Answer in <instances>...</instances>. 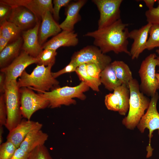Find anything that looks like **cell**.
I'll list each match as a JSON object with an SVG mask.
<instances>
[{
  "label": "cell",
  "instance_id": "cell-30",
  "mask_svg": "<svg viewBox=\"0 0 159 159\" xmlns=\"http://www.w3.org/2000/svg\"><path fill=\"white\" fill-rule=\"evenodd\" d=\"M27 159H52L44 145H39L28 154Z\"/></svg>",
  "mask_w": 159,
  "mask_h": 159
},
{
  "label": "cell",
  "instance_id": "cell-23",
  "mask_svg": "<svg viewBox=\"0 0 159 159\" xmlns=\"http://www.w3.org/2000/svg\"><path fill=\"white\" fill-rule=\"evenodd\" d=\"M110 64L121 84H125L128 87L129 82L133 78L128 65L123 61L119 60H115L112 62Z\"/></svg>",
  "mask_w": 159,
  "mask_h": 159
},
{
  "label": "cell",
  "instance_id": "cell-29",
  "mask_svg": "<svg viewBox=\"0 0 159 159\" xmlns=\"http://www.w3.org/2000/svg\"><path fill=\"white\" fill-rule=\"evenodd\" d=\"M17 148L10 141L2 143L0 145V159H11Z\"/></svg>",
  "mask_w": 159,
  "mask_h": 159
},
{
  "label": "cell",
  "instance_id": "cell-39",
  "mask_svg": "<svg viewBox=\"0 0 159 159\" xmlns=\"http://www.w3.org/2000/svg\"><path fill=\"white\" fill-rule=\"evenodd\" d=\"M6 77L5 74L3 72L0 73V95L4 93L6 86Z\"/></svg>",
  "mask_w": 159,
  "mask_h": 159
},
{
  "label": "cell",
  "instance_id": "cell-35",
  "mask_svg": "<svg viewBox=\"0 0 159 159\" xmlns=\"http://www.w3.org/2000/svg\"><path fill=\"white\" fill-rule=\"evenodd\" d=\"M7 117V110L4 94L0 96V126H5Z\"/></svg>",
  "mask_w": 159,
  "mask_h": 159
},
{
  "label": "cell",
  "instance_id": "cell-33",
  "mask_svg": "<svg viewBox=\"0 0 159 159\" xmlns=\"http://www.w3.org/2000/svg\"><path fill=\"white\" fill-rule=\"evenodd\" d=\"M70 0H54L53 3V17L55 21H58L59 19V12L61 8L67 6L70 2Z\"/></svg>",
  "mask_w": 159,
  "mask_h": 159
},
{
  "label": "cell",
  "instance_id": "cell-1",
  "mask_svg": "<svg viewBox=\"0 0 159 159\" xmlns=\"http://www.w3.org/2000/svg\"><path fill=\"white\" fill-rule=\"evenodd\" d=\"M128 25L120 19L109 26L88 32L84 36L93 38L94 45L104 54L113 51L116 54L123 52L130 56L128 49Z\"/></svg>",
  "mask_w": 159,
  "mask_h": 159
},
{
  "label": "cell",
  "instance_id": "cell-7",
  "mask_svg": "<svg viewBox=\"0 0 159 159\" xmlns=\"http://www.w3.org/2000/svg\"><path fill=\"white\" fill-rule=\"evenodd\" d=\"M22 116L28 120L36 111L48 107L49 101L28 87L19 88Z\"/></svg>",
  "mask_w": 159,
  "mask_h": 159
},
{
  "label": "cell",
  "instance_id": "cell-25",
  "mask_svg": "<svg viewBox=\"0 0 159 159\" xmlns=\"http://www.w3.org/2000/svg\"><path fill=\"white\" fill-rule=\"evenodd\" d=\"M75 72L81 82H85L93 90L99 91V87L101 84L100 80L91 77L87 74L85 64L78 66Z\"/></svg>",
  "mask_w": 159,
  "mask_h": 159
},
{
  "label": "cell",
  "instance_id": "cell-5",
  "mask_svg": "<svg viewBox=\"0 0 159 159\" xmlns=\"http://www.w3.org/2000/svg\"><path fill=\"white\" fill-rule=\"evenodd\" d=\"M157 66H159V60L155 54L152 53L143 61L138 71L140 80V91L144 95L151 97L159 89V83L156 77Z\"/></svg>",
  "mask_w": 159,
  "mask_h": 159
},
{
  "label": "cell",
  "instance_id": "cell-18",
  "mask_svg": "<svg viewBox=\"0 0 159 159\" xmlns=\"http://www.w3.org/2000/svg\"><path fill=\"white\" fill-rule=\"evenodd\" d=\"M52 13L47 11L42 18V22L38 32V40L42 46L47 39L59 33L61 29L54 19Z\"/></svg>",
  "mask_w": 159,
  "mask_h": 159
},
{
  "label": "cell",
  "instance_id": "cell-22",
  "mask_svg": "<svg viewBox=\"0 0 159 159\" xmlns=\"http://www.w3.org/2000/svg\"><path fill=\"white\" fill-rule=\"evenodd\" d=\"M100 80L105 88L110 91H113L115 88L122 84L117 78L110 64L101 72Z\"/></svg>",
  "mask_w": 159,
  "mask_h": 159
},
{
  "label": "cell",
  "instance_id": "cell-44",
  "mask_svg": "<svg viewBox=\"0 0 159 159\" xmlns=\"http://www.w3.org/2000/svg\"><path fill=\"white\" fill-rule=\"evenodd\" d=\"M156 52L158 55V56L157 57V58L159 60V47H158V49H156Z\"/></svg>",
  "mask_w": 159,
  "mask_h": 159
},
{
  "label": "cell",
  "instance_id": "cell-10",
  "mask_svg": "<svg viewBox=\"0 0 159 159\" xmlns=\"http://www.w3.org/2000/svg\"><path fill=\"white\" fill-rule=\"evenodd\" d=\"M122 0H92L100 12L98 29L109 26L120 19V6Z\"/></svg>",
  "mask_w": 159,
  "mask_h": 159
},
{
  "label": "cell",
  "instance_id": "cell-13",
  "mask_svg": "<svg viewBox=\"0 0 159 159\" xmlns=\"http://www.w3.org/2000/svg\"><path fill=\"white\" fill-rule=\"evenodd\" d=\"M7 20L15 24L21 31L31 29L39 21L32 11L23 6L12 8Z\"/></svg>",
  "mask_w": 159,
  "mask_h": 159
},
{
  "label": "cell",
  "instance_id": "cell-8",
  "mask_svg": "<svg viewBox=\"0 0 159 159\" xmlns=\"http://www.w3.org/2000/svg\"><path fill=\"white\" fill-rule=\"evenodd\" d=\"M159 96L157 92L151 97L149 106L146 112L142 117L137 127L141 133H143L145 128L149 130L148 136L149 138L148 145L146 148L147 151V158L151 156L153 150L151 145V140L154 130H158L159 135V113L157 109V104Z\"/></svg>",
  "mask_w": 159,
  "mask_h": 159
},
{
  "label": "cell",
  "instance_id": "cell-40",
  "mask_svg": "<svg viewBox=\"0 0 159 159\" xmlns=\"http://www.w3.org/2000/svg\"><path fill=\"white\" fill-rule=\"evenodd\" d=\"M9 41L0 34V52L8 45Z\"/></svg>",
  "mask_w": 159,
  "mask_h": 159
},
{
  "label": "cell",
  "instance_id": "cell-6",
  "mask_svg": "<svg viewBox=\"0 0 159 159\" xmlns=\"http://www.w3.org/2000/svg\"><path fill=\"white\" fill-rule=\"evenodd\" d=\"M19 90L17 80L11 81L6 85L4 95L7 117L5 126L9 131L22 120Z\"/></svg>",
  "mask_w": 159,
  "mask_h": 159
},
{
  "label": "cell",
  "instance_id": "cell-38",
  "mask_svg": "<svg viewBox=\"0 0 159 159\" xmlns=\"http://www.w3.org/2000/svg\"><path fill=\"white\" fill-rule=\"evenodd\" d=\"M28 154L19 147L11 159H27Z\"/></svg>",
  "mask_w": 159,
  "mask_h": 159
},
{
  "label": "cell",
  "instance_id": "cell-4",
  "mask_svg": "<svg viewBox=\"0 0 159 159\" xmlns=\"http://www.w3.org/2000/svg\"><path fill=\"white\" fill-rule=\"evenodd\" d=\"M89 89L85 82H81L74 87H59L50 91L39 94L49 101V107L54 108L59 107L62 105L75 104L76 102L73 99L74 98L84 100L86 96L84 93Z\"/></svg>",
  "mask_w": 159,
  "mask_h": 159
},
{
  "label": "cell",
  "instance_id": "cell-27",
  "mask_svg": "<svg viewBox=\"0 0 159 159\" xmlns=\"http://www.w3.org/2000/svg\"><path fill=\"white\" fill-rule=\"evenodd\" d=\"M57 54L55 50L49 49H44L36 58L38 65L46 67L53 66L55 63Z\"/></svg>",
  "mask_w": 159,
  "mask_h": 159
},
{
  "label": "cell",
  "instance_id": "cell-20",
  "mask_svg": "<svg viewBox=\"0 0 159 159\" xmlns=\"http://www.w3.org/2000/svg\"><path fill=\"white\" fill-rule=\"evenodd\" d=\"M48 138L47 134L41 129L33 130L27 135L19 148L28 154L37 147L44 145Z\"/></svg>",
  "mask_w": 159,
  "mask_h": 159
},
{
  "label": "cell",
  "instance_id": "cell-37",
  "mask_svg": "<svg viewBox=\"0 0 159 159\" xmlns=\"http://www.w3.org/2000/svg\"><path fill=\"white\" fill-rule=\"evenodd\" d=\"M12 9L9 6L0 3V23L7 20Z\"/></svg>",
  "mask_w": 159,
  "mask_h": 159
},
{
  "label": "cell",
  "instance_id": "cell-19",
  "mask_svg": "<svg viewBox=\"0 0 159 159\" xmlns=\"http://www.w3.org/2000/svg\"><path fill=\"white\" fill-rule=\"evenodd\" d=\"M87 1L85 0H79L69 4L65 10L66 18L59 24L61 29L69 31H74V25L81 19L79 11Z\"/></svg>",
  "mask_w": 159,
  "mask_h": 159
},
{
  "label": "cell",
  "instance_id": "cell-43",
  "mask_svg": "<svg viewBox=\"0 0 159 159\" xmlns=\"http://www.w3.org/2000/svg\"><path fill=\"white\" fill-rule=\"evenodd\" d=\"M158 72H159V69L158 70ZM156 77L159 83V73H156Z\"/></svg>",
  "mask_w": 159,
  "mask_h": 159
},
{
  "label": "cell",
  "instance_id": "cell-41",
  "mask_svg": "<svg viewBox=\"0 0 159 159\" xmlns=\"http://www.w3.org/2000/svg\"><path fill=\"white\" fill-rule=\"evenodd\" d=\"M156 0H143V1L144 2L146 6L148 8V9H150L153 8L155 3L157 1Z\"/></svg>",
  "mask_w": 159,
  "mask_h": 159
},
{
  "label": "cell",
  "instance_id": "cell-36",
  "mask_svg": "<svg viewBox=\"0 0 159 159\" xmlns=\"http://www.w3.org/2000/svg\"><path fill=\"white\" fill-rule=\"evenodd\" d=\"M77 67L75 64L70 61L69 64L63 69L57 72H52V74L53 77L56 79L64 74L75 72Z\"/></svg>",
  "mask_w": 159,
  "mask_h": 159
},
{
  "label": "cell",
  "instance_id": "cell-42",
  "mask_svg": "<svg viewBox=\"0 0 159 159\" xmlns=\"http://www.w3.org/2000/svg\"><path fill=\"white\" fill-rule=\"evenodd\" d=\"M4 130L3 126H0V143L1 144L2 142V134Z\"/></svg>",
  "mask_w": 159,
  "mask_h": 159
},
{
  "label": "cell",
  "instance_id": "cell-15",
  "mask_svg": "<svg viewBox=\"0 0 159 159\" xmlns=\"http://www.w3.org/2000/svg\"><path fill=\"white\" fill-rule=\"evenodd\" d=\"M42 124L38 122L30 120H22L20 122L9 131L7 140L12 142L18 148L30 132L36 129H41Z\"/></svg>",
  "mask_w": 159,
  "mask_h": 159
},
{
  "label": "cell",
  "instance_id": "cell-28",
  "mask_svg": "<svg viewBox=\"0 0 159 159\" xmlns=\"http://www.w3.org/2000/svg\"><path fill=\"white\" fill-rule=\"evenodd\" d=\"M149 37L146 44V49L150 50L159 47V25L152 24L149 32Z\"/></svg>",
  "mask_w": 159,
  "mask_h": 159
},
{
  "label": "cell",
  "instance_id": "cell-14",
  "mask_svg": "<svg viewBox=\"0 0 159 159\" xmlns=\"http://www.w3.org/2000/svg\"><path fill=\"white\" fill-rule=\"evenodd\" d=\"M40 26V21H39L34 27L22 32L23 43L21 49L30 56L35 58L43 50L38 40Z\"/></svg>",
  "mask_w": 159,
  "mask_h": 159
},
{
  "label": "cell",
  "instance_id": "cell-34",
  "mask_svg": "<svg viewBox=\"0 0 159 159\" xmlns=\"http://www.w3.org/2000/svg\"><path fill=\"white\" fill-rule=\"evenodd\" d=\"M86 64L87 74L91 77L100 80V74L102 70L100 67L94 63H88Z\"/></svg>",
  "mask_w": 159,
  "mask_h": 159
},
{
  "label": "cell",
  "instance_id": "cell-11",
  "mask_svg": "<svg viewBox=\"0 0 159 159\" xmlns=\"http://www.w3.org/2000/svg\"><path fill=\"white\" fill-rule=\"evenodd\" d=\"M34 63L37 64L36 58L30 56L23 50L21 51L19 56L9 65L0 69V72L5 74L6 85L11 81L17 80L26 67Z\"/></svg>",
  "mask_w": 159,
  "mask_h": 159
},
{
  "label": "cell",
  "instance_id": "cell-2",
  "mask_svg": "<svg viewBox=\"0 0 159 159\" xmlns=\"http://www.w3.org/2000/svg\"><path fill=\"white\" fill-rule=\"evenodd\" d=\"M52 66L37 64L30 74L25 70L17 81L19 88L28 87L41 94L59 87V82L52 75Z\"/></svg>",
  "mask_w": 159,
  "mask_h": 159
},
{
  "label": "cell",
  "instance_id": "cell-16",
  "mask_svg": "<svg viewBox=\"0 0 159 159\" xmlns=\"http://www.w3.org/2000/svg\"><path fill=\"white\" fill-rule=\"evenodd\" d=\"M152 24L148 23L139 29L129 32V38L133 40L130 51L132 59H138L140 54L146 49V44Z\"/></svg>",
  "mask_w": 159,
  "mask_h": 159
},
{
  "label": "cell",
  "instance_id": "cell-12",
  "mask_svg": "<svg viewBox=\"0 0 159 159\" xmlns=\"http://www.w3.org/2000/svg\"><path fill=\"white\" fill-rule=\"evenodd\" d=\"M0 2L12 8L25 7L32 11L39 21L47 11L53 12V7L51 0H1Z\"/></svg>",
  "mask_w": 159,
  "mask_h": 159
},
{
  "label": "cell",
  "instance_id": "cell-26",
  "mask_svg": "<svg viewBox=\"0 0 159 159\" xmlns=\"http://www.w3.org/2000/svg\"><path fill=\"white\" fill-rule=\"evenodd\" d=\"M21 32L16 25L7 20L0 23V34L9 42L14 41L20 37Z\"/></svg>",
  "mask_w": 159,
  "mask_h": 159
},
{
  "label": "cell",
  "instance_id": "cell-17",
  "mask_svg": "<svg viewBox=\"0 0 159 159\" xmlns=\"http://www.w3.org/2000/svg\"><path fill=\"white\" fill-rule=\"evenodd\" d=\"M77 34L74 31L63 30L42 46L43 49H49L56 50L62 47L75 46L78 43Z\"/></svg>",
  "mask_w": 159,
  "mask_h": 159
},
{
  "label": "cell",
  "instance_id": "cell-31",
  "mask_svg": "<svg viewBox=\"0 0 159 159\" xmlns=\"http://www.w3.org/2000/svg\"><path fill=\"white\" fill-rule=\"evenodd\" d=\"M105 103L108 110L118 112L119 110L118 99L117 95L113 92L110 93L105 95Z\"/></svg>",
  "mask_w": 159,
  "mask_h": 159
},
{
  "label": "cell",
  "instance_id": "cell-21",
  "mask_svg": "<svg viewBox=\"0 0 159 159\" xmlns=\"http://www.w3.org/2000/svg\"><path fill=\"white\" fill-rule=\"evenodd\" d=\"M23 43L22 37H19L8 44L0 52V67L2 68L9 65L20 54Z\"/></svg>",
  "mask_w": 159,
  "mask_h": 159
},
{
  "label": "cell",
  "instance_id": "cell-9",
  "mask_svg": "<svg viewBox=\"0 0 159 159\" xmlns=\"http://www.w3.org/2000/svg\"><path fill=\"white\" fill-rule=\"evenodd\" d=\"M71 61L77 66L82 64L95 63L103 70L111 64L112 59L110 57L102 53L98 47L91 45L75 52L71 57Z\"/></svg>",
  "mask_w": 159,
  "mask_h": 159
},
{
  "label": "cell",
  "instance_id": "cell-3",
  "mask_svg": "<svg viewBox=\"0 0 159 159\" xmlns=\"http://www.w3.org/2000/svg\"><path fill=\"white\" fill-rule=\"evenodd\" d=\"M130 91L129 107L127 115L122 123L127 128L133 130L137 126L150 102L149 99L141 92L137 80L133 78L128 83Z\"/></svg>",
  "mask_w": 159,
  "mask_h": 159
},
{
  "label": "cell",
  "instance_id": "cell-32",
  "mask_svg": "<svg viewBox=\"0 0 159 159\" xmlns=\"http://www.w3.org/2000/svg\"><path fill=\"white\" fill-rule=\"evenodd\" d=\"M158 6L148 9L145 12V16L148 23L152 24L159 25V0H157Z\"/></svg>",
  "mask_w": 159,
  "mask_h": 159
},
{
  "label": "cell",
  "instance_id": "cell-24",
  "mask_svg": "<svg viewBox=\"0 0 159 159\" xmlns=\"http://www.w3.org/2000/svg\"><path fill=\"white\" fill-rule=\"evenodd\" d=\"M113 93L118 99L119 104V114L122 115H126L129 109L130 91L129 87L124 84L115 89Z\"/></svg>",
  "mask_w": 159,
  "mask_h": 159
}]
</instances>
